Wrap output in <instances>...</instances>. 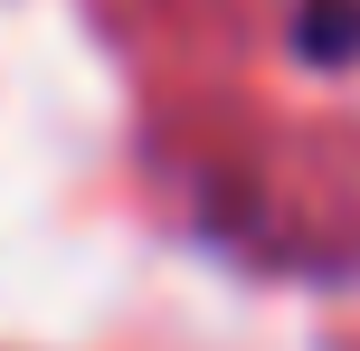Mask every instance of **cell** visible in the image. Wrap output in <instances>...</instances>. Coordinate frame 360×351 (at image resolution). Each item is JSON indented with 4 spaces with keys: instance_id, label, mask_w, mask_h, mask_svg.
Returning <instances> with one entry per match:
<instances>
[{
    "instance_id": "cell-1",
    "label": "cell",
    "mask_w": 360,
    "mask_h": 351,
    "mask_svg": "<svg viewBox=\"0 0 360 351\" xmlns=\"http://www.w3.org/2000/svg\"><path fill=\"white\" fill-rule=\"evenodd\" d=\"M294 48H304L313 67H342V57H360V0H304Z\"/></svg>"
}]
</instances>
